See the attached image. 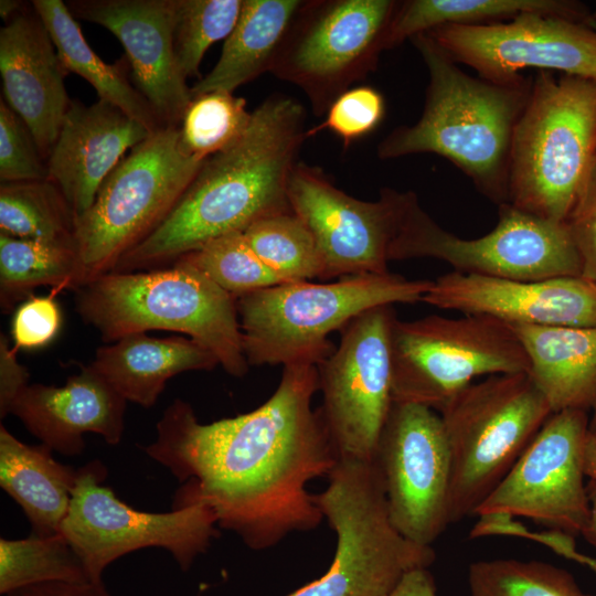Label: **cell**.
I'll return each mask as SVG.
<instances>
[{
	"instance_id": "obj_42",
	"label": "cell",
	"mask_w": 596,
	"mask_h": 596,
	"mask_svg": "<svg viewBox=\"0 0 596 596\" xmlns=\"http://www.w3.org/2000/svg\"><path fill=\"white\" fill-rule=\"evenodd\" d=\"M18 349L11 348L7 337L0 334V416L10 414L11 406L22 390L29 385V372L19 363Z\"/></svg>"
},
{
	"instance_id": "obj_14",
	"label": "cell",
	"mask_w": 596,
	"mask_h": 596,
	"mask_svg": "<svg viewBox=\"0 0 596 596\" xmlns=\"http://www.w3.org/2000/svg\"><path fill=\"white\" fill-rule=\"evenodd\" d=\"M393 305L369 309L341 330L340 344L318 368V407L339 459L373 460L393 405Z\"/></svg>"
},
{
	"instance_id": "obj_40",
	"label": "cell",
	"mask_w": 596,
	"mask_h": 596,
	"mask_svg": "<svg viewBox=\"0 0 596 596\" xmlns=\"http://www.w3.org/2000/svg\"><path fill=\"white\" fill-rule=\"evenodd\" d=\"M57 292L31 296L14 311L12 338L17 349H36L49 344L62 326V313L55 300Z\"/></svg>"
},
{
	"instance_id": "obj_43",
	"label": "cell",
	"mask_w": 596,
	"mask_h": 596,
	"mask_svg": "<svg viewBox=\"0 0 596 596\" xmlns=\"http://www.w3.org/2000/svg\"><path fill=\"white\" fill-rule=\"evenodd\" d=\"M4 596H111L104 582H50L19 588Z\"/></svg>"
},
{
	"instance_id": "obj_34",
	"label": "cell",
	"mask_w": 596,
	"mask_h": 596,
	"mask_svg": "<svg viewBox=\"0 0 596 596\" xmlns=\"http://www.w3.org/2000/svg\"><path fill=\"white\" fill-rule=\"evenodd\" d=\"M252 113L246 100L228 92L193 95L179 126V145L189 157L206 160L237 142Z\"/></svg>"
},
{
	"instance_id": "obj_30",
	"label": "cell",
	"mask_w": 596,
	"mask_h": 596,
	"mask_svg": "<svg viewBox=\"0 0 596 596\" xmlns=\"http://www.w3.org/2000/svg\"><path fill=\"white\" fill-rule=\"evenodd\" d=\"M47 286L52 291L77 290L83 270L75 245L20 238L0 233V306L2 312Z\"/></svg>"
},
{
	"instance_id": "obj_1",
	"label": "cell",
	"mask_w": 596,
	"mask_h": 596,
	"mask_svg": "<svg viewBox=\"0 0 596 596\" xmlns=\"http://www.w3.org/2000/svg\"><path fill=\"white\" fill-rule=\"evenodd\" d=\"M318 391L317 365L294 363L284 366L266 402L235 417L203 424L175 398L143 447L181 483L172 509L207 505L219 528L254 551L316 529L323 517L307 486L339 461L319 409L311 407Z\"/></svg>"
},
{
	"instance_id": "obj_39",
	"label": "cell",
	"mask_w": 596,
	"mask_h": 596,
	"mask_svg": "<svg viewBox=\"0 0 596 596\" xmlns=\"http://www.w3.org/2000/svg\"><path fill=\"white\" fill-rule=\"evenodd\" d=\"M49 178L46 161L25 123L0 102V181L20 182Z\"/></svg>"
},
{
	"instance_id": "obj_20",
	"label": "cell",
	"mask_w": 596,
	"mask_h": 596,
	"mask_svg": "<svg viewBox=\"0 0 596 596\" xmlns=\"http://www.w3.org/2000/svg\"><path fill=\"white\" fill-rule=\"evenodd\" d=\"M422 302L510 326L596 328V283L582 276L511 280L450 272Z\"/></svg>"
},
{
	"instance_id": "obj_27",
	"label": "cell",
	"mask_w": 596,
	"mask_h": 596,
	"mask_svg": "<svg viewBox=\"0 0 596 596\" xmlns=\"http://www.w3.org/2000/svg\"><path fill=\"white\" fill-rule=\"evenodd\" d=\"M304 0H243L237 23L219 61L192 87L191 95L233 93L270 72L275 56Z\"/></svg>"
},
{
	"instance_id": "obj_11",
	"label": "cell",
	"mask_w": 596,
	"mask_h": 596,
	"mask_svg": "<svg viewBox=\"0 0 596 596\" xmlns=\"http://www.w3.org/2000/svg\"><path fill=\"white\" fill-rule=\"evenodd\" d=\"M498 207L496 227L466 240L437 224L411 191L390 259L430 257L447 263L453 272L511 280L582 276L567 224L538 217L509 203Z\"/></svg>"
},
{
	"instance_id": "obj_21",
	"label": "cell",
	"mask_w": 596,
	"mask_h": 596,
	"mask_svg": "<svg viewBox=\"0 0 596 596\" xmlns=\"http://www.w3.org/2000/svg\"><path fill=\"white\" fill-rule=\"evenodd\" d=\"M0 74L3 100L29 127L46 161L72 102L64 84L70 73L32 3L0 30Z\"/></svg>"
},
{
	"instance_id": "obj_15",
	"label": "cell",
	"mask_w": 596,
	"mask_h": 596,
	"mask_svg": "<svg viewBox=\"0 0 596 596\" xmlns=\"http://www.w3.org/2000/svg\"><path fill=\"white\" fill-rule=\"evenodd\" d=\"M411 191L383 188L376 201H363L337 188L315 166L297 162L287 196L309 228L324 264L323 280L390 273L392 244Z\"/></svg>"
},
{
	"instance_id": "obj_18",
	"label": "cell",
	"mask_w": 596,
	"mask_h": 596,
	"mask_svg": "<svg viewBox=\"0 0 596 596\" xmlns=\"http://www.w3.org/2000/svg\"><path fill=\"white\" fill-rule=\"evenodd\" d=\"M427 34L479 77L507 83L521 71H558L596 81V29L558 17L521 14L487 25H444Z\"/></svg>"
},
{
	"instance_id": "obj_29",
	"label": "cell",
	"mask_w": 596,
	"mask_h": 596,
	"mask_svg": "<svg viewBox=\"0 0 596 596\" xmlns=\"http://www.w3.org/2000/svg\"><path fill=\"white\" fill-rule=\"evenodd\" d=\"M31 3L43 20L68 73L83 77L95 88L100 100L118 107L151 131L163 128L149 102L129 81L123 62L108 64L95 53L65 2L33 0Z\"/></svg>"
},
{
	"instance_id": "obj_28",
	"label": "cell",
	"mask_w": 596,
	"mask_h": 596,
	"mask_svg": "<svg viewBox=\"0 0 596 596\" xmlns=\"http://www.w3.org/2000/svg\"><path fill=\"white\" fill-rule=\"evenodd\" d=\"M539 13L594 25L588 7L572 0H405L398 1L387 50L444 25H487Z\"/></svg>"
},
{
	"instance_id": "obj_7",
	"label": "cell",
	"mask_w": 596,
	"mask_h": 596,
	"mask_svg": "<svg viewBox=\"0 0 596 596\" xmlns=\"http://www.w3.org/2000/svg\"><path fill=\"white\" fill-rule=\"evenodd\" d=\"M327 478L315 498L337 535L333 560L321 577L287 596H387L406 574L434 563L432 546L393 525L374 459H339Z\"/></svg>"
},
{
	"instance_id": "obj_5",
	"label": "cell",
	"mask_w": 596,
	"mask_h": 596,
	"mask_svg": "<svg viewBox=\"0 0 596 596\" xmlns=\"http://www.w3.org/2000/svg\"><path fill=\"white\" fill-rule=\"evenodd\" d=\"M596 161V81L539 71L513 132L508 202L567 224Z\"/></svg>"
},
{
	"instance_id": "obj_31",
	"label": "cell",
	"mask_w": 596,
	"mask_h": 596,
	"mask_svg": "<svg viewBox=\"0 0 596 596\" xmlns=\"http://www.w3.org/2000/svg\"><path fill=\"white\" fill-rule=\"evenodd\" d=\"M76 215L49 179L0 183V233L75 245Z\"/></svg>"
},
{
	"instance_id": "obj_19",
	"label": "cell",
	"mask_w": 596,
	"mask_h": 596,
	"mask_svg": "<svg viewBox=\"0 0 596 596\" xmlns=\"http://www.w3.org/2000/svg\"><path fill=\"white\" fill-rule=\"evenodd\" d=\"M75 19L98 24L121 43L135 85L163 127H179L192 98L173 49L175 0H71Z\"/></svg>"
},
{
	"instance_id": "obj_12",
	"label": "cell",
	"mask_w": 596,
	"mask_h": 596,
	"mask_svg": "<svg viewBox=\"0 0 596 596\" xmlns=\"http://www.w3.org/2000/svg\"><path fill=\"white\" fill-rule=\"evenodd\" d=\"M395 0H304L270 72L300 88L312 113L372 73L387 50Z\"/></svg>"
},
{
	"instance_id": "obj_41",
	"label": "cell",
	"mask_w": 596,
	"mask_h": 596,
	"mask_svg": "<svg viewBox=\"0 0 596 596\" xmlns=\"http://www.w3.org/2000/svg\"><path fill=\"white\" fill-rule=\"evenodd\" d=\"M567 225L581 259L582 277L596 283V161Z\"/></svg>"
},
{
	"instance_id": "obj_37",
	"label": "cell",
	"mask_w": 596,
	"mask_h": 596,
	"mask_svg": "<svg viewBox=\"0 0 596 596\" xmlns=\"http://www.w3.org/2000/svg\"><path fill=\"white\" fill-rule=\"evenodd\" d=\"M242 6L243 0H175L173 49L185 79L200 76L205 52L231 34Z\"/></svg>"
},
{
	"instance_id": "obj_23",
	"label": "cell",
	"mask_w": 596,
	"mask_h": 596,
	"mask_svg": "<svg viewBox=\"0 0 596 596\" xmlns=\"http://www.w3.org/2000/svg\"><path fill=\"white\" fill-rule=\"evenodd\" d=\"M127 401L92 365L82 366L64 385H26L13 402L17 416L30 434L53 451L77 456L84 435L97 434L109 445L120 443Z\"/></svg>"
},
{
	"instance_id": "obj_13",
	"label": "cell",
	"mask_w": 596,
	"mask_h": 596,
	"mask_svg": "<svg viewBox=\"0 0 596 596\" xmlns=\"http://www.w3.org/2000/svg\"><path fill=\"white\" fill-rule=\"evenodd\" d=\"M107 470L100 460L78 468L68 512L61 533L79 555L92 582H102L104 571L134 551L160 547L187 572L219 536L214 512L193 503L168 512L136 510L104 486Z\"/></svg>"
},
{
	"instance_id": "obj_45",
	"label": "cell",
	"mask_w": 596,
	"mask_h": 596,
	"mask_svg": "<svg viewBox=\"0 0 596 596\" xmlns=\"http://www.w3.org/2000/svg\"><path fill=\"white\" fill-rule=\"evenodd\" d=\"M587 491L590 503V518L582 534L596 549V482L590 481L587 486Z\"/></svg>"
},
{
	"instance_id": "obj_9",
	"label": "cell",
	"mask_w": 596,
	"mask_h": 596,
	"mask_svg": "<svg viewBox=\"0 0 596 596\" xmlns=\"http://www.w3.org/2000/svg\"><path fill=\"white\" fill-rule=\"evenodd\" d=\"M204 162L181 150L179 127L153 131L125 156L76 220L83 285L113 272L163 222Z\"/></svg>"
},
{
	"instance_id": "obj_48",
	"label": "cell",
	"mask_w": 596,
	"mask_h": 596,
	"mask_svg": "<svg viewBox=\"0 0 596 596\" xmlns=\"http://www.w3.org/2000/svg\"><path fill=\"white\" fill-rule=\"evenodd\" d=\"M589 430L592 433L596 432V406L593 409V414H592V416L589 418Z\"/></svg>"
},
{
	"instance_id": "obj_25",
	"label": "cell",
	"mask_w": 596,
	"mask_h": 596,
	"mask_svg": "<svg viewBox=\"0 0 596 596\" xmlns=\"http://www.w3.org/2000/svg\"><path fill=\"white\" fill-rule=\"evenodd\" d=\"M510 326V324H509ZM552 413L596 406V328L510 326Z\"/></svg>"
},
{
	"instance_id": "obj_26",
	"label": "cell",
	"mask_w": 596,
	"mask_h": 596,
	"mask_svg": "<svg viewBox=\"0 0 596 596\" xmlns=\"http://www.w3.org/2000/svg\"><path fill=\"white\" fill-rule=\"evenodd\" d=\"M47 446L26 445L0 426V487L21 507L31 534L60 533L78 468L54 459Z\"/></svg>"
},
{
	"instance_id": "obj_17",
	"label": "cell",
	"mask_w": 596,
	"mask_h": 596,
	"mask_svg": "<svg viewBox=\"0 0 596 596\" xmlns=\"http://www.w3.org/2000/svg\"><path fill=\"white\" fill-rule=\"evenodd\" d=\"M589 433L587 412L553 413L475 514L525 517L572 536L582 534L590 518L584 485Z\"/></svg>"
},
{
	"instance_id": "obj_44",
	"label": "cell",
	"mask_w": 596,
	"mask_h": 596,
	"mask_svg": "<svg viewBox=\"0 0 596 596\" xmlns=\"http://www.w3.org/2000/svg\"><path fill=\"white\" fill-rule=\"evenodd\" d=\"M387 596H438L435 579L428 568L406 574Z\"/></svg>"
},
{
	"instance_id": "obj_16",
	"label": "cell",
	"mask_w": 596,
	"mask_h": 596,
	"mask_svg": "<svg viewBox=\"0 0 596 596\" xmlns=\"http://www.w3.org/2000/svg\"><path fill=\"white\" fill-rule=\"evenodd\" d=\"M374 461L395 529L416 544L432 546L450 524V454L439 413L393 403Z\"/></svg>"
},
{
	"instance_id": "obj_8",
	"label": "cell",
	"mask_w": 596,
	"mask_h": 596,
	"mask_svg": "<svg viewBox=\"0 0 596 596\" xmlns=\"http://www.w3.org/2000/svg\"><path fill=\"white\" fill-rule=\"evenodd\" d=\"M552 414L529 372L487 376L446 404L450 524L475 514Z\"/></svg>"
},
{
	"instance_id": "obj_33",
	"label": "cell",
	"mask_w": 596,
	"mask_h": 596,
	"mask_svg": "<svg viewBox=\"0 0 596 596\" xmlns=\"http://www.w3.org/2000/svg\"><path fill=\"white\" fill-rule=\"evenodd\" d=\"M243 235L284 283L323 279L324 264L317 243L292 210L259 219Z\"/></svg>"
},
{
	"instance_id": "obj_4",
	"label": "cell",
	"mask_w": 596,
	"mask_h": 596,
	"mask_svg": "<svg viewBox=\"0 0 596 596\" xmlns=\"http://www.w3.org/2000/svg\"><path fill=\"white\" fill-rule=\"evenodd\" d=\"M76 291L77 313L105 342L168 330L203 345L232 376L248 371L236 299L190 265L110 272Z\"/></svg>"
},
{
	"instance_id": "obj_36",
	"label": "cell",
	"mask_w": 596,
	"mask_h": 596,
	"mask_svg": "<svg viewBox=\"0 0 596 596\" xmlns=\"http://www.w3.org/2000/svg\"><path fill=\"white\" fill-rule=\"evenodd\" d=\"M177 260L195 268L235 299L285 284L252 249L243 232L216 237Z\"/></svg>"
},
{
	"instance_id": "obj_22",
	"label": "cell",
	"mask_w": 596,
	"mask_h": 596,
	"mask_svg": "<svg viewBox=\"0 0 596 596\" xmlns=\"http://www.w3.org/2000/svg\"><path fill=\"white\" fill-rule=\"evenodd\" d=\"M152 132L107 102L85 105L72 99L46 164L47 179L62 191L76 220L127 151Z\"/></svg>"
},
{
	"instance_id": "obj_32",
	"label": "cell",
	"mask_w": 596,
	"mask_h": 596,
	"mask_svg": "<svg viewBox=\"0 0 596 596\" xmlns=\"http://www.w3.org/2000/svg\"><path fill=\"white\" fill-rule=\"evenodd\" d=\"M89 581L84 564L60 532L25 539H0V594L50 582Z\"/></svg>"
},
{
	"instance_id": "obj_38",
	"label": "cell",
	"mask_w": 596,
	"mask_h": 596,
	"mask_svg": "<svg viewBox=\"0 0 596 596\" xmlns=\"http://www.w3.org/2000/svg\"><path fill=\"white\" fill-rule=\"evenodd\" d=\"M384 115L385 100L377 89L368 85L353 86L336 98L324 119L308 129L307 137L329 130L348 148L371 134L381 124Z\"/></svg>"
},
{
	"instance_id": "obj_49",
	"label": "cell",
	"mask_w": 596,
	"mask_h": 596,
	"mask_svg": "<svg viewBox=\"0 0 596 596\" xmlns=\"http://www.w3.org/2000/svg\"><path fill=\"white\" fill-rule=\"evenodd\" d=\"M590 433H592V432H590ZM593 434H595V435H596V432H594Z\"/></svg>"
},
{
	"instance_id": "obj_2",
	"label": "cell",
	"mask_w": 596,
	"mask_h": 596,
	"mask_svg": "<svg viewBox=\"0 0 596 596\" xmlns=\"http://www.w3.org/2000/svg\"><path fill=\"white\" fill-rule=\"evenodd\" d=\"M307 131L300 103L269 96L252 111L242 138L205 160L169 215L114 272L163 267L216 237L291 210L288 181Z\"/></svg>"
},
{
	"instance_id": "obj_6",
	"label": "cell",
	"mask_w": 596,
	"mask_h": 596,
	"mask_svg": "<svg viewBox=\"0 0 596 596\" xmlns=\"http://www.w3.org/2000/svg\"><path fill=\"white\" fill-rule=\"evenodd\" d=\"M433 280L401 275H359L332 283H285L236 299L249 365H318L333 351L328 336L382 305L415 304Z\"/></svg>"
},
{
	"instance_id": "obj_24",
	"label": "cell",
	"mask_w": 596,
	"mask_h": 596,
	"mask_svg": "<svg viewBox=\"0 0 596 596\" xmlns=\"http://www.w3.org/2000/svg\"><path fill=\"white\" fill-rule=\"evenodd\" d=\"M92 365L127 402L148 408L157 403L171 377L188 371H210L220 363L190 338H155L139 332L99 347Z\"/></svg>"
},
{
	"instance_id": "obj_47",
	"label": "cell",
	"mask_w": 596,
	"mask_h": 596,
	"mask_svg": "<svg viewBox=\"0 0 596 596\" xmlns=\"http://www.w3.org/2000/svg\"><path fill=\"white\" fill-rule=\"evenodd\" d=\"M24 7L22 1L19 0H1L0 1V15L7 22L14 17Z\"/></svg>"
},
{
	"instance_id": "obj_46",
	"label": "cell",
	"mask_w": 596,
	"mask_h": 596,
	"mask_svg": "<svg viewBox=\"0 0 596 596\" xmlns=\"http://www.w3.org/2000/svg\"><path fill=\"white\" fill-rule=\"evenodd\" d=\"M584 471L590 481L596 482V435L589 433L584 453Z\"/></svg>"
},
{
	"instance_id": "obj_35",
	"label": "cell",
	"mask_w": 596,
	"mask_h": 596,
	"mask_svg": "<svg viewBox=\"0 0 596 596\" xmlns=\"http://www.w3.org/2000/svg\"><path fill=\"white\" fill-rule=\"evenodd\" d=\"M471 596H593L565 570L540 561L497 558L469 565Z\"/></svg>"
},
{
	"instance_id": "obj_3",
	"label": "cell",
	"mask_w": 596,
	"mask_h": 596,
	"mask_svg": "<svg viewBox=\"0 0 596 596\" xmlns=\"http://www.w3.org/2000/svg\"><path fill=\"white\" fill-rule=\"evenodd\" d=\"M411 42L428 72L425 104L413 125L394 128L377 145L382 160L434 153L464 172L498 206L508 202L514 128L532 78L499 83L468 75L427 33Z\"/></svg>"
},
{
	"instance_id": "obj_10",
	"label": "cell",
	"mask_w": 596,
	"mask_h": 596,
	"mask_svg": "<svg viewBox=\"0 0 596 596\" xmlns=\"http://www.w3.org/2000/svg\"><path fill=\"white\" fill-rule=\"evenodd\" d=\"M391 361L393 403L418 404L437 413L479 376L529 372L513 329L480 315L396 318Z\"/></svg>"
}]
</instances>
